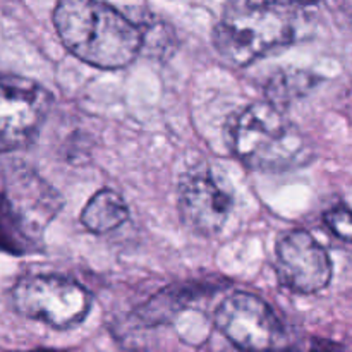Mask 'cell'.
<instances>
[{"instance_id": "7c38bea8", "label": "cell", "mask_w": 352, "mask_h": 352, "mask_svg": "<svg viewBox=\"0 0 352 352\" xmlns=\"http://www.w3.org/2000/svg\"><path fill=\"white\" fill-rule=\"evenodd\" d=\"M320 81V76L306 69H278L265 86L267 102L284 109V105L308 95Z\"/></svg>"}, {"instance_id": "5b68a950", "label": "cell", "mask_w": 352, "mask_h": 352, "mask_svg": "<svg viewBox=\"0 0 352 352\" xmlns=\"http://www.w3.org/2000/svg\"><path fill=\"white\" fill-rule=\"evenodd\" d=\"M12 302L17 313L38 320L54 329L65 330L78 325L91 309L89 292L60 275H31L14 285Z\"/></svg>"}, {"instance_id": "7a4b0ae2", "label": "cell", "mask_w": 352, "mask_h": 352, "mask_svg": "<svg viewBox=\"0 0 352 352\" xmlns=\"http://www.w3.org/2000/svg\"><path fill=\"white\" fill-rule=\"evenodd\" d=\"M302 7L253 0L229 3L213 30V45L229 64L244 67L298 38Z\"/></svg>"}, {"instance_id": "52a82bcc", "label": "cell", "mask_w": 352, "mask_h": 352, "mask_svg": "<svg viewBox=\"0 0 352 352\" xmlns=\"http://www.w3.org/2000/svg\"><path fill=\"white\" fill-rule=\"evenodd\" d=\"M215 325L246 352H272L284 332L274 309L250 292H234L223 299L215 311Z\"/></svg>"}, {"instance_id": "9a60e30c", "label": "cell", "mask_w": 352, "mask_h": 352, "mask_svg": "<svg viewBox=\"0 0 352 352\" xmlns=\"http://www.w3.org/2000/svg\"><path fill=\"white\" fill-rule=\"evenodd\" d=\"M275 352H299V351H296V349H280V351H275Z\"/></svg>"}, {"instance_id": "30bf717a", "label": "cell", "mask_w": 352, "mask_h": 352, "mask_svg": "<svg viewBox=\"0 0 352 352\" xmlns=\"http://www.w3.org/2000/svg\"><path fill=\"white\" fill-rule=\"evenodd\" d=\"M129 219V208L122 196L113 189H100L81 213V223L95 234H107L119 229Z\"/></svg>"}, {"instance_id": "4fadbf2b", "label": "cell", "mask_w": 352, "mask_h": 352, "mask_svg": "<svg viewBox=\"0 0 352 352\" xmlns=\"http://www.w3.org/2000/svg\"><path fill=\"white\" fill-rule=\"evenodd\" d=\"M323 222L327 223V227H329V229L332 230L339 239L351 241L352 222H351L349 208H347V206L340 205V206H336V208L329 210V212L323 215Z\"/></svg>"}, {"instance_id": "6da1fadb", "label": "cell", "mask_w": 352, "mask_h": 352, "mask_svg": "<svg viewBox=\"0 0 352 352\" xmlns=\"http://www.w3.org/2000/svg\"><path fill=\"white\" fill-rule=\"evenodd\" d=\"M62 43L79 60L98 69H122L141 52L138 24L109 3L64 0L54 10Z\"/></svg>"}, {"instance_id": "9c48e42d", "label": "cell", "mask_w": 352, "mask_h": 352, "mask_svg": "<svg viewBox=\"0 0 352 352\" xmlns=\"http://www.w3.org/2000/svg\"><path fill=\"white\" fill-rule=\"evenodd\" d=\"M277 274L282 285L298 294H313L332 280L325 248L306 230H291L277 243Z\"/></svg>"}, {"instance_id": "5bb4252c", "label": "cell", "mask_w": 352, "mask_h": 352, "mask_svg": "<svg viewBox=\"0 0 352 352\" xmlns=\"http://www.w3.org/2000/svg\"><path fill=\"white\" fill-rule=\"evenodd\" d=\"M309 352H344L342 344L329 339H313Z\"/></svg>"}, {"instance_id": "8fae6325", "label": "cell", "mask_w": 352, "mask_h": 352, "mask_svg": "<svg viewBox=\"0 0 352 352\" xmlns=\"http://www.w3.org/2000/svg\"><path fill=\"white\" fill-rule=\"evenodd\" d=\"M213 285H184V287H168L140 309V318L148 325H158L165 322L181 309L188 308L189 302L198 299L199 296L212 292Z\"/></svg>"}, {"instance_id": "2e32d148", "label": "cell", "mask_w": 352, "mask_h": 352, "mask_svg": "<svg viewBox=\"0 0 352 352\" xmlns=\"http://www.w3.org/2000/svg\"><path fill=\"white\" fill-rule=\"evenodd\" d=\"M34 352H54V351H34Z\"/></svg>"}, {"instance_id": "8992f818", "label": "cell", "mask_w": 352, "mask_h": 352, "mask_svg": "<svg viewBox=\"0 0 352 352\" xmlns=\"http://www.w3.org/2000/svg\"><path fill=\"white\" fill-rule=\"evenodd\" d=\"M52 96L36 81L0 76V153L21 150L36 140Z\"/></svg>"}, {"instance_id": "3957f363", "label": "cell", "mask_w": 352, "mask_h": 352, "mask_svg": "<svg viewBox=\"0 0 352 352\" xmlns=\"http://www.w3.org/2000/svg\"><path fill=\"white\" fill-rule=\"evenodd\" d=\"M229 143L241 162L261 172L289 170L309 157L301 131L268 102L251 103L232 120Z\"/></svg>"}, {"instance_id": "ba28073f", "label": "cell", "mask_w": 352, "mask_h": 352, "mask_svg": "<svg viewBox=\"0 0 352 352\" xmlns=\"http://www.w3.org/2000/svg\"><path fill=\"white\" fill-rule=\"evenodd\" d=\"M232 210V191L210 168H198L179 186V212L186 227L201 236H215Z\"/></svg>"}, {"instance_id": "277c9868", "label": "cell", "mask_w": 352, "mask_h": 352, "mask_svg": "<svg viewBox=\"0 0 352 352\" xmlns=\"http://www.w3.org/2000/svg\"><path fill=\"white\" fill-rule=\"evenodd\" d=\"M62 208L58 192L31 168H21L0 195V241L6 246H34Z\"/></svg>"}]
</instances>
